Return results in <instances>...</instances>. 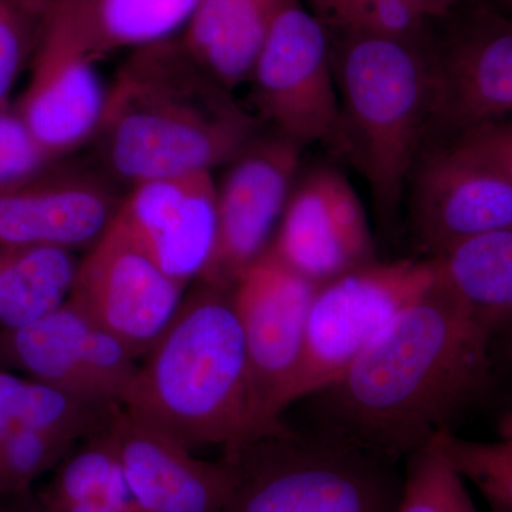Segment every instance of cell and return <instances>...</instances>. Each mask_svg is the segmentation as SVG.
Wrapping results in <instances>:
<instances>
[{"instance_id":"obj_1","label":"cell","mask_w":512,"mask_h":512,"mask_svg":"<svg viewBox=\"0 0 512 512\" xmlns=\"http://www.w3.org/2000/svg\"><path fill=\"white\" fill-rule=\"evenodd\" d=\"M491 343L436 282L335 383L313 394L319 430L404 463L453 431L487 389Z\"/></svg>"},{"instance_id":"obj_2","label":"cell","mask_w":512,"mask_h":512,"mask_svg":"<svg viewBox=\"0 0 512 512\" xmlns=\"http://www.w3.org/2000/svg\"><path fill=\"white\" fill-rule=\"evenodd\" d=\"M232 92L181 39L134 50L117 70L92 140L96 165L121 188L231 163L258 136Z\"/></svg>"},{"instance_id":"obj_3","label":"cell","mask_w":512,"mask_h":512,"mask_svg":"<svg viewBox=\"0 0 512 512\" xmlns=\"http://www.w3.org/2000/svg\"><path fill=\"white\" fill-rule=\"evenodd\" d=\"M120 406L190 450H234L281 423L259 403L231 288L194 282Z\"/></svg>"},{"instance_id":"obj_4","label":"cell","mask_w":512,"mask_h":512,"mask_svg":"<svg viewBox=\"0 0 512 512\" xmlns=\"http://www.w3.org/2000/svg\"><path fill=\"white\" fill-rule=\"evenodd\" d=\"M330 32L340 153L365 175L380 221L392 224L431 133L429 42Z\"/></svg>"},{"instance_id":"obj_5","label":"cell","mask_w":512,"mask_h":512,"mask_svg":"<svg viewBox=\"0 0 512 512\" xmlns=\"http://www.w3.org/2000/svg\"><path fill=\"white\" fill-rule=\"evenodd\" d=\"M224 458L234 471L224 512H396L402 497L404 463L282 421Z\"/></svg>"},{"instance_id":"obj_6","label":"cell","mask_w":512,"mask_h":512,"mask_svg":"<svg viewBox=\"0 0 512 512\" xmlns=\"http://www.w3.org/2000/svg\"><path fill=\"white\" fill-rule=\"evenodd\" d=\"M436 284L431 259L367 262L319 285L288 406L336 382L400 312Z\"/></svg>"},{"instance_id":"obj_7","label":"cell","mask_w":512,"mask_h":512,"mask_svg":"<svg viewBox=\"0 0 512 512\" xmlns=\"http://www.w3.org/2000/svg\"><path fill=\"white\" fill-rule=\"evenodd\" d=\"M429 59L431 131L512 121V16L491 0L434 19Z\"/></svg>"},{"instance_id":"obj_8","label":"cell","mask_w":512,"mask_h":512,"mask_svg":"<svg viewBox=\"0 0 512 512\" xmlns=\"http://www.w3.org/2000/svg\"><path fill=\"white\" fill-rule=\"evenodd\" d=\"M249 83L274 133L302 148L323 143L340 153L332 32L301 0H285L279 9Z\"/></svg>"},{"instance_id":"obj_9","label":"cell","mask_w":512,"mask_h":512,"mask_svg":"<svg viewBox=\"0 0 512 512\" xmlns=\"http://www.w3.org/2000/svg\"><path fill=\"white\" fill-rule=\"evenodd\" d=\"M185 289L114 218L80 259L67 302L140 360L173 322Z\"/></svg>"},{"instance_id":"obj_10","label":"cell","mask_w":512,"mask_h":512,"mask_svg":"<svg viewBox=\"0 0 512 512\" xmlns=\"http://www.w3.org/2000/svg\"><path fill=\"white\" fill-rule=\"evenodd\" d=\"M100 60L69 3L59 0L46 15L30 82L15 107L57 161L92 143L99 127L107 97L97 73Z\"/></svg>"},{"instance_id":"obj_11","label":"cell","mask_w":512,"mask_h":512,"mask_svg":"<svg viewBox=\"0 0 512 512\" xmlns=\"http://www.w3.org/2000/svg\"><path fill=\"white\" fill-rule=\"evenodd\" d=\"M0 360L37 382L97 404H121L138 360L69 302L22 328L0 330Z\"/></svg>"},{"instance_id":"obj_12","label":"cell","mask_w":512,"mask_h":512,"mask_svg":"<svg viewBox=\"0 0 512 512\" xmlns=\"http://www.w3.org/2000/svg\"><path fill=\"white\" fill-rule=\"evenodd\" d=\"M318 286L285 265L271 248L232 285L256 394L269 423L282 421L288 407Z\"/></svg>"},{"instance_id":"obj_13","label":"cell","mask_w":512,"mask_h":512,"mask_svg":"<svg viewBox=\"0 0 512 512\" xmlns=\"http://www.w3.org/2000/svg\"><path fill=\"white\" fill-rule=\"evenodd\" d=\"M410 181V234L424 258L512 228L510 181L453 143L421 151Z\"/></svg>"},{"instance_id":"obj_14","label":"cell","mask_w":512,"mask_h":512,"mask_svg":"<svg viewBox=\"0 0 512 512\" xmlns=\"http://www.w3.org/2000/svg\"><path fill=\"white\" fill-rule=\"evenodd\" d=\"M303 148L274 133L258 134L229 163L218 187L217 251L200 281L232 288L274 241L298 178Z\"/></svg>"},{"instance_id":"obj_15","label":"cell","mask_w":512,"mask_h":512,"mask_svg":"<svg viewBox=\"0 0 512 512\" xmlns=\"http://www.w3.org/2000/svg\"><path fill=\"white\" fill-rule=\"evenodd\" d=\"M124 194L97 165L57 163L0 192V244L89 251L116 218Z\"/></svg>"},{"instance_id":"obj_16","label":"cell","mask_w":512,"mask_h":512,"mask_svg":"<svg viewBox=\"0 0 512 512\" xmlns=\"http://www.w3.org/2000/svg\"><path fill=\"white\" fill-rule=\"evenodd\" d=\"M116 220L165 275L188 288L207 274L217 251V184L212 173H192L134 185Z\"/></svg>"},{"instance_id":"obj_17","label":"cell","mask_w":512,"mask_h":512,"mask_svg":"<svg viewBox=\"0 0 512 512\" xmlns=\"http://www.w3.org/2000/svg\"><path fill=\"white\" fill-rule=\"evenodd\" d=\"M106 426L138 512L225 511L234 487L225 458H195L190 448L134 419L120 404Z\"/></svg>"},{"instance_id":"obj_18","label":"cell","mask_w":512,"mask_h":512,"mask_svg":"<svg viewBox=\"0 0 512 512\" xmlns=\"http://www.w3.org/2000/svg\"><path fill=\"white\" fill-rule=\"evenodd\" d=\"M285 0H200L181 42L229 92L249 83Z\"/></svg>"},{"instance_id":"obj_19","label":"cell","mask_w":512,"mask_h":512,"mask_svg":"<svg viewBox=\"0 0 512 512\" xmlns=\"http://www.w3.org/2000/svg\"><path fill=\"white\" fill-rule=\"evenodd\" d=\"M436 282L491 339L512 329V228L430 258Z\"/></svg>"},{"instance_id":"obj_20","label":"cell","mask_w":512,"mask_h":512,"mask_svg":"<svg viewBox=\"0 0 512 512\" xmlns=\"http://www.w3.org/2000/svg\"><path fill=\"white\" fill-rule=\"evenodd\" d=\"M332 168H316L295 184L279 222L271 251L316 285L359 264L342 241L329 211Z\"/></svg>"},{"instance_id":"obj_21","label":"cell","mask_w":512,"mask_h":512,"mask_svg":"<svg viewBox=\"0 0 512 512\" xmlns=\"http://www.w3.org/2000/svg\"><path fill=\"white\" fill-rule=\"evenodd\" d=\"M77 261L59 248L0 244V330L22 328L69 299Z\"/></svg>"},{"instance_id":"obj_22","label":"cell","mask_w":512,"mask_h":512,"mask_svg":"<svg viewBox=\"0 0 512 512\" xmlns=\"http://www.w3.org/2000/svg\"><path fill=\"white\" fill-rule=\"evenodd\" d=\"M200 0H67L77 25L103 59L124 47L173 39Z\"/></svg>"},{"instance_id":"obj_23","label":"cell","mask_w":512,"mask_h":512,"mask_svg":"<svg viewBox=\"0 0 512 512\" xmlns=\"http://www.w3.org/2000/svg\"><path fill=\"white\" fill-rule=\"evenodd\" d=\"M113 407L0 369V436L10 429H28L77 443L99 430Z\"/></svg>"},{"instance_id":"obj_24","label":"cell","mask_w":512,"mask_h":512,"mask_svg":"<svg viewBox=\"0 0 512 512\" xmlns=\"http://www.w3.org/2000/svg\"><path fill=\"white\" fill-rule=\"evenodd\" d=\"M106 423L60 461L52 480L36 495L46 511L89 500L136 505Z\"/></svg>"},{"instance_id":"obj_25","label":"cell","mask_w":512,"mask_h":512,"mask_svg":"<svg viewBox=\"0 0 512 512\" xmlns=\"http://www.w3.org/2000/svg\"><path fill=\"white\" fill-rule=\"evenodd\" d=\"M450 466L480 491L491 512H512V426L504 423L501 439H463L446 431L430 444Z\"/></svg>"},{"instance_id":"obj_26","label":"cell","mask_w":512,"mask_h":512,"mask_svg":"<svg viewBox=\"0 0 512 512\" xmlns=\"http://www.w3.org/2000/svg\"><path fill=\"white\" fill-rule=\"evenodd\" d=\"M330 29L427 43L433 20L410 0H335L316 13Z\"/></svg>"},{"instance_id":"obj_27","label":"cell","mask_w":512,"mask_h":512,"mask_svg":"<svg viewBox=\"0 0 512 512\" xmlns=\"http://www.w3.org/2000/svg\"><path fill=\"white\" fill-rule=\"evenodd\" d=\"M396 512H478L466 481L433 446L404 460L402 497Z\"/></svg>"},{"instance_id":"obj_28","label":"cell","mask_w":512,"mask_h":512,"mask_svg":"<svg viewBox=\"0 0 512 512\" xmlns=\"http://www.w3.org/2000/svg\"><path fill=\"white\" fill-rule=\"evenodd\" d=\"M73 441L40 431L10 429L0 436V500L32 494L37 478L59 466Z\"/></svg>"},{"instance_id":"obj_29","label":"cell","mask_w":512,"mask_h":512,"mask_svg":"<svg viewBox=\"0 0 512 512\" xmlns=\"http://www.w3.org/2000/svg\"><path fill=\"white\" fill-rule=\"evenodd\" d=\"M57 163L16 109L0 107V192L29 183Z\"/></svg>"},{"instance_id":"obj_30","label":"cell","mask_w":512,"mask_h":512,"mask_svg":"<svg viewBox=\"0 0 512 512\" xmlns=\"http://www.w3.org/2000/svg\"><path fill=\"white\" fill-rule=\"evenodd\" d=\"M329 211L336 231L357 262L375 261V247L365 211L352 185L336 170H330Z\"/></svg>"},{"instance_id":"obj_31","label":"cell","mask_w":512,"mask_h":512,"mask_svg":"<svg viewBox=\"0 0 512 512\" xmlns=\"http://www.w3.org/2000/svg\"><path fill=\"white\" fill-rule=\"evenodd\" d=\"M450 143L491 165L512 184V121L468 128L454 134Z\"/></svg>"},{"instance_id":"obj_32","label":"cell","mask_w":512,"mask_h":512,"mask_svg":"<svg viewBox=\"0 0 512 512\" xmlns=\"http://www.w3.org/2000/svg\"><path fill=\"white\" fill-rule=\"evenodd\" d=\"M28 52L25 23L15 5L0 0V107L8 96Z\"/></svg>"},{"instance_id":"obj_33","label":"cell","mask_w":512,"mask_h":512,"mask_svg":"<svg viewBox=\"0 0 512 512\" xmlns=\"http://www.w3.org/2000/svg\"><path fill=\"white\" fill-rule=\"evenodd\" d=\"M46 512H138V510L134 504L116 503V501L109 500H89L64 505L57 510Z\"/></svg>"},{"instance_id":"obj_34","label":"cell","mask_w":512,"mask_h":512,"mask_svg":"<svg viewBox=\"0 0 512 512\" xmlns=\"http://www.w3.org/2000/svg\"><path fill=\"white\" fill-rule=\"evenodd\" d=\"M332 2H335V0H319L313 5L312 10L315 13H320ZM410 2L419 6L430 18H441V16L447 15L450 10L460 5L463 0H410Z\"/></svg>"},{"instance_id":"obj_35","label":"cell","mask_w":512,"mask_h":512,"mask_svg":"<svg viewBox=\"0 0 512 512\" xmlns=\"http://www.w3.org/2000/svg\"><path fill=\"white\" fill-rule=\"evenodd\" d=\"M0 512H46L45 508L37 501L36 495L29 494L25 497L10 500L8 505H2Z\"/></svg>"},{"instance_id":"obj_36","label":"cell","mask_w":512,"mask_h":512,"mask_svg":"<svg viewBox=\"0 0 512 512\" xmlns=\"http://www.w3.org/2000/svg\"><path fill=\"white\" fill-rule=\"evenodd\" d=\"M8 2L12 5L18 3L19 6L29 10H43L47 15L59 0H8Z\"/></svg>"},{"instance_id":"obj_37","label":"cell","mask_w":512,"mask_h":512,"mask_svg":"<svg viewBox=\"0 0 512 512\" xmlns=\"http://www.w3.org/2000/svg\"><path fill=\"white\" fill-rule=\"evenodd\" d=\"M505 342H504V353L505 357H507L510 362H512V329L510 332L505 333Z\"/></svg>"},{"instance_id":"obj_38","label":"cell","mask_w":512,"mask_h":512,"mask_svg":"<svg viewBox=\"0 0 512 512\" xmlns=\"http://www.w3.org/2000/svg\"><path fill=\"white\" fill-rule=\"evenodd\" d=\"M491 2L495 3L498 8L503 9L504 12L512 16V0H491Z\"/></svg>"},{"instance_id":"obj_39","label":"cell","mask_w":512,"mask_h":512,"mask_svg":"<svg viewBox=\"0 0 512 512\" xmlns=\"http://www.w3.org/2000/svg\"><path fill=\"white\" fill-rule=\"evenodd\" d=\"M504 423L511 424L512 426V414L510 417H507V419L504 420Z\"/></svg>"},{"instance_id":"obj_40","label":"cell","mask_w":512,"mask_h":512,"mask_svg":"<svg viewBox=\"0 0 512 512\" xmlns=\"http://www.w3.org/2000/svg\"><path fill=\"white\" fill-rule=\"evenodd\" d=\"M0 510H2V504H0Z\"/></svg>"}]
</instances>
